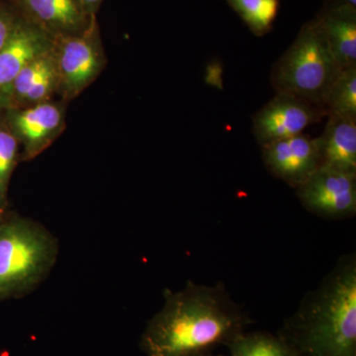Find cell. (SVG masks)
<instances>
[{
    "label": "cell",
    "instance_id": "obj_1",
    "mask_svg": "<svg viewBox=\"0 0 356 356\" xmlns=\"http://www.w3.org/2000/svg\"><path fill=\"white\" fill-rule=\"evenodd\" d=\"M250 324L224 283L188 281L179 291L165 292V304L147 323L140 346L147 356H210Z\"/></svg>",
    "mask_w": 356,
    "mask_h": 356
},
{
    "label": "cell",
    "instance_id": "obj_2",
    "mask_svg": "<svg viewBox=\"0 0 356 356\" xmlns=\"http://www.w3.org/2000/svg\"><path fill=\"white\" fill-rule=\"evenodd\" d=\"M278 336L296 356H356V257H341Z\"/></svg>",
    "mask_w": 356,
    "mask_h": 356
},
{
    "label": "cell",
    "instance_id": "obj_3",
    "mask_svg": "<svg viewBox=\"0 0 356 356\" xmlns=\"http://www.w3.org/2000/svg\"><path fill=\"white\" fill-rule=\"evenodd\" d=\"M317 19L306 23L271 72L276 92L325 109L330 89L341 72ZM327 111V110H325Z\"/></svg>",
    "mask_w": 356,
    "mask_h": 356
},
{
    "label": "cell",
    "instance_id": "obj_4",
    "mask_svg": "<svg viewBox=\"0 0 356 356\" xmlns=\"http://www.w3.org/2000/svg\"><path fill=\"white\" fill-rule=\"evenodd\" d=\"M50 238L33 222L0 224V297L34 284L53 261Z\"/></svg>",
    "mask_w": 356,
    "mask_h": 356
},
{
    "label": "cell",
    "instance_id": "obj_5",
    "mask_svg": "<svg viewBox=\"0 0 356 356\" xmlns=\"http://www.w3.org/2000/svg\"><path fill=\"white\" fill-rule=\"evenodd\" d=\"M55 60L58 90L65 99L76 97L97 79L106 65L97 19L81 34L56 41Z\"/></svg>",
    "mask_w": 356,
    "mask_h": 356
},
{
    "label": "cell",
    "instance_id": "obj_6",
    "mask_svg": "<svg viewBox=\"0 0 356 356\" xmlns=\"http://www.w3.org/2000/svg\"><path fill=\"white\" fill-rule=\"evenodd\" d=\"M297 198L309 212L329 220L356 214V175L320 168L301 186Z\"/></svg>",
    "mask_w": 356,
    "mask_h": 356
},
{
    "label": "cell",
    "instance_id": "obj_7",
    "mask_svg": "<svg viewBox=\"0 0 356 356\" xmlns=\"http://www.w3.org/2000/svg\"><path fill=\"white\" fill-rule=\"evenodd\" d=\"M325 116L324 108L296 96L276 92L252 117V132L261 147L299 135Z\"/></svg>",
    "mask_w": 356,
    "mask_h": 356
},
{
    "label": "cell",
    "instance_id": "obj_8",
    "mask_svg": "<svg viewBox=\"0 0 356 356\" xmlns=\"http://www.w3.org/2000/svg\"><path fill=\"white\" fill-rule=\"evenodd\" d=\"M55 43L40 28L19 16L10 39L0 51V109L11 108V91L21 70L53 50Z\"/></svg>",
    "mask_w": 356,
    "mask_h": 356
},
{
    "label": "cell",
    "instance_id": "obj_9",
    "mask_svg": "<svg viewBox=\"0 0 356 356\" xmlns=\"http://www.w3.org/2000/svg\"><path fill=\"white\" fill-rule=\"evenodd\" d=\"M261 154L268 172L295 189L321 166L316 139L304 133L261 146Z\"/></svg>",
    "mask_w": 356,
    "mask_h": 356
},
{
    "label": "cell",
    "instance_id": "obj_10",
    "mask_svg": "<svg viewBox=\"0 0 356 356\" xmlns=\"http://www.w3.org/2000/svg\"><path fill=\"white\" fill-rule=\"evenodd\" d=\"M20 17L46 33L54 41L81 34L96 17H90L79 0H13Z\"/></svg>",
    "mask_w": 356,
    "mask_h": 356
},
{
    "label": "cell",
    "instance_id": "obj_11",
    "mask_svg": "<svg viewBox=\"0 0 356 356\" xmlns=\"http://www.w3.org/2000/svg\"><path fill=\"white\" fill-rule=\"evenodd\" d=\"M8 110V128L24 145L28 158L43 152L64 130V108L55 103L47 102Z\"/></svg>",
    "mask_w": 356,
    "mask_h": 356
},
{
    "label": "cell",
    "instance_id": "obj_12",
    "mask_svg": "<svg viewBox=\"0 0 356 356\" xmlns=\"http://www.w3.org/2000/svg\"><path fill=\"white\" fill-rule=\"evenodd\" d=\"M322 136L316 138L320 168L356 175V119L327 116Z\"/></svg>",
    "mask_w": 356,
    "mask_h": 356
},
{
    "label": "cell",
    "instance_id": "obj_13",
    "mask_svg": "<svg viewBox=\"0 0 356 356\" xmlns=\"http://www.w3.org/2000/svg\"><path fill=\"white\" fill-rule=\"evenodd\" d=\"M316 19L341 69L356 67V8L329 6Z\"/></svg>",
    "mask_w": 356,
    "mask_h": 356
},
{
    "label": "cell",
    "instance_id": "obj_14",
    "mask_svg": "<svg viewBox=\"0 0 356 356\" xmlns=\"http://www.w3.org/2000/svg\"><path fill=\"white\" fill-rule=\"evenodd\" d=\"M231 356H296L278 334L245 331L227 344Z\"/></svg>",
    "mask_w": 356,
    "mask_h": 356
},
{
    "label": "cell",
    "instance_id": "obj_15",
    "mask_svg": "<svg viewBox=\"0 0 356 356\" xmlns=\"http://www.w3.org/2000/svg\"><path fill=\"white\" fill-rule=\"evenodd\" d=\"M255 36H264L273 28L280 0H226Z\"/></svg>",
    "mask_w": 356,
    "mask_h": 356
},
{
    "label": "cell",
    "instance_id": "obj_16",
    "mask_svg": "<svg viewBox=\"0 0 356 356\" xmlns=\"http://www.w3.org/2000/svg\"><path fill=\"white\" fill-rule=\"evenodd\" d=\"M327 116L356 119V67L343 70L325 100Z\"/></svg>",
    "mask_w": 356,
    "mask_h": 356
},
{
    "label": "cell",
    "instance_id": "obj_17",
    "mask_svg": "<svg viewBox=\"0 0 356 356\" xmlns=\"http://www.w3.org/2000/svg\"><path fill=\"white\" fill-rule=\"evenodd\" d=\"M18 140L10 129L0 127V206L6 200L7 189L15 165Z\"/></svg>",
    "mask_w": 356,
    "mask_h": 356
},
{
    "label": "cell",
    "instance_id": "obj_18",
    "mask_svg": "<svg viewBox=\"0 0 356 356\" xmlns=\"http://www.w3.org/2000/svg\"><path fill=\"white\" fill-rule=\"evenodd\" d=\"M18 18L19 15L14 8L6 6L0 1V51L10 39L14 28L17 24Z\"/></svg>",
    "mask_w": 356,
    "mask_h": 356
},
{
    "label": "cell",
    "instance_id": "obj_19",
    "mask_svg": "<svg viewBox=\"0 0 356 356\" xmlns=\"http://www.w3.org/2000/svg\"><path fill=\"white\" fill-rule=\"evenodd\" d=\"M79 1L81 2L88 16L96 17V14H97L104 0H79Z\"/></svg>",
    "mask_w": 356,
    "mask_h": 356
},
{
    "label": "cell",
    "instance_id": "obj_20",
    "mask_svg": "<svg viewBox=\"0 0 356 356\" xmlns=\"http://www.w3.org/2000/svg\"><path fill=\"white\" fill-rule=\"evenodd\" d=\"M330 6H350L356 8V0H331Z\"/></svg>",
    "mask_w": 356,
    "mask_h": 356
},
{
    "label": "cell",
    "instance_id": "obj_21",
    "mask_svg": "<svg viewBox=\"0 0 356 356\" xmlns=\"http://www.w3.org/2000/svg\"><path fill=\"white\" fill-rule=\"evenodd\" d=\"M0 1H1V0H0Z\"/></svg>",
    "mask_w": 356,
    "mask_h": 356
}]
</instances>
